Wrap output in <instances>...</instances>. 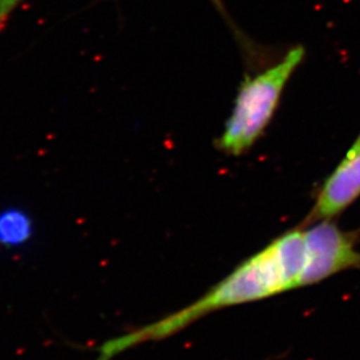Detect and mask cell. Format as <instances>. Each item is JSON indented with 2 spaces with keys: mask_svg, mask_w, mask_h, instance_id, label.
I'll return each instance as SVG.
<instances>
[{
  "mask_svg": "<svg viewBox=\"0 0 360 360\" xmlns=\"http://www.w3.org/2000/svg\"><path fill=\"white\" fill-rule=\"evenodd\" d=\"M302 229L304 262L298 288L314 285L347 270L360 269L359 233L347 232L333 220H323Z\"/></svg>",
  "mask_w": 360,
  "mask_h": 360,
  "instance_id": "obj_3",
  "label": "cell"
},
{
  "mask_svg": "<svg viewBox=\"0 0 360 360\" xmlns=\"http://www.w3.org/2000/svg\"><path fill=\"white\" fill-rule=\"evenodd\" d=\"M360 197V150L351 148L333 174L326 178L301 227L333 220Z\"/></svg>",
  "mask_w": 360,
  "mask_h": 360,
  "instance_id": "obj_4",
  "label": "cell"
},
{
  "mask_svg": "<svg viewBox=\"0 0 360 360\" xmlns=\"http://www.w3.org/2000/svg\"><path fill=\"white\" fill-rule=\"evenodd\" d=\"M213 5H214L217 8H218L221 13H225V7H224V3H222V0H210Z\"/></svg>",
  "mask_w": 360,
  "mask_h": 360,
  "instance_id": "obj_7",
  "label": "cell"
},
{
  "mask_svg": "<svg viewBox=\"0 0 360 360\" xmlns=\"http://www.w3.org/2000/svg\"><path fill=\"white\" fill-rule=\"evenodd\" d=\"M304 262V232L291 229L243 261L232 273L179 311L115 337L97 347L95 360H111L129 349L172 336L212 312L297 289Z\"/></svg>",
  "mask_w": 360,
  "mask_h": 360,
  "instance_id": "obj_1",
  "label": "cell"
},
{
  "mask_svg": "<svg viewBox=\"0 0 360 360\" xmlns=\"http://www.w3.org/2000/svg\"><path fill=\"white\" fill-rule=\"evenodd\" d=\"M33 233L31 218L24 212L11 210L0 214V247L20 248L31 241Z\"/></svg>",
  "mask_w": 360,
  "mask_h": 360,
  "instance_id": "obj_5",
  "label": "cell"
},
{
  "mask_svg": "<svg viewBox=\"0 0 360 360\" xmlns=\"http://www.w3.org/2000/svg\"><path fill=\"white\" fill-rule=\"evenodd\" d=\"M352 148H354V149L360 150V135L358 136V139H356V142H354Z\"/></svg>",
  "mask_w": 360,
  "mask_h": 360,
  "instance_id": "obj_8",
  "label": "cell"
},
{
  "mask_svg": "<svg viewBox=\"0 0 360 360\" xmlns=\"http://www.w3.org/2000/svg\"><path fill=\"white\" fill-rule=\"evenodd\" d=\"M24 0H0V32L6 26L11 15Z\"/></svg>",
  "mask_w": 360,
  "mask_h": 360,
  "instance_id": "obj_6",
  "label": "cell"
},
{
  "mask_svg": "<svg viewBox=\"0 0 360 360\" xmlns=\"http://www.w3.org/2000/svg\"><path fill=\"white\" fill-rule=\"evenodd\" d=\"M304 56L305 49L296 46L273 66L245 79L232 114L219 137L220 151L229 156H240L259 141L276 111L284 88Z\"/></svg>",
  "mask_w": 360,
  "mask_h": 360,
  "instance_id": "obj_2",
  "label": "cell"
}]
</instances>
